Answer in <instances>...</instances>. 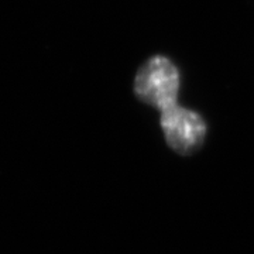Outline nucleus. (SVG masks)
<instances>
[{
    "mask_svg": "<svg viewBox=\"0 0 254 254\" xmlns=\"http://www.w3.org/2000/svg\"><path fill=\"white\" fill-rule=\"evenodd\" d=\"M180 72L167 57L155 55L147 60L137 71L134 93L140 102L164 112L178 100Z\"/></svg>",
    "mask_w": 254,
    "mask_h": 254,
    "instance_id": "nucleus-1",
    "label": "nucleus"
},
{
    "mask_svg": "<svg viewBox=\"0 0 254 254\" xmlns=\"http://www.w3.org/2000/svg\"><path fill=\"white\" fill-rule=\"evenodd\" d=\"M160 125L167 144L181 155L196 153L206 137V123L202 116L180 105L161 112Z\"/></svg>",
    "mask_w": 254,
    "mask_h": 254,
    "instance_id": "nucleus-2",
    "label": "nucleus"
}]
</instances>
